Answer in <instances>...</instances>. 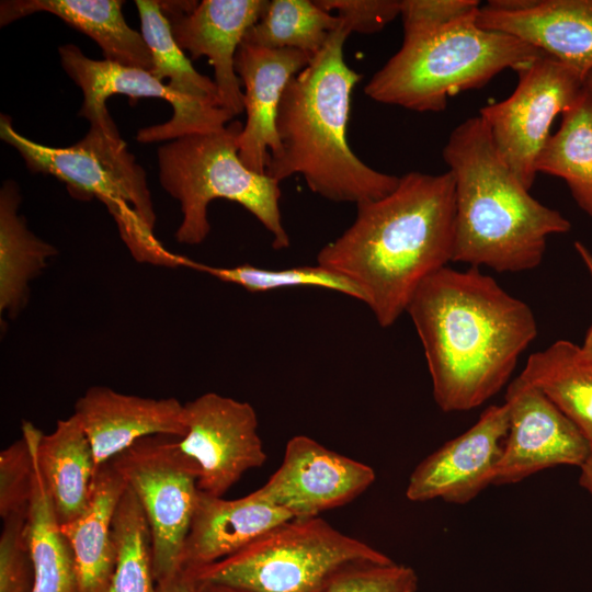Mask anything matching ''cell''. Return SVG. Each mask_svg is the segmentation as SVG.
Listing matches in <instances>:
<instances>
[{
	"mask_svg": "<svg viewBox=\"0 0 592 592\" xmlns=\"http://www.w3.org/2000/svg\"><path fill=\"white\" fill-rule=\"evenodd\" d=\"M89 123L88 133L76 144L49 147L21 135L12 118L1 114L0 138L18 150L31 172L55 177L76 200L103 203L136 261L168 267L189 265L190 260L168 251L156 237L146 172L110 113Z\"/></svg>",
	"mask_w": 592,
	"mask_h": 592,
	"instance_id": "5",
	"label": "cell"
},
{
	"mask_svg": "<svg viewBox=\"0 0 592 592\" xmlns=\"http://www.w3.org/2000/svg\"><path fill=\"white\" fill-rule=\"evenodd\" d=\"M137 496L151 531L156 583L181 572V557L198 497L197 464L179 439L149 435L112 458Z\"/></svg>",
	"mask_w": 592,
	"mask_h": 592,
	"instance_id": "9",
	"label": "cell"
},
{
	"mask_svg": "<svg viewBox=\"0 0 592 592\" xmlns=\"http://www.w3.org/2000/svg\"><path fill=\"white\" fill-rule=\"evenodd\" d=\"M27 511L2 519L0 592L34 591L35 577L29 545Z\"/></svg>",
	"mask_w": 592,
	"mask_h": 592,
	"instance_id": "33",
	"label": "cell"
},
{
	"mask_svg": "<svg viewBox=\"0 0 592 592\" xmlns=\"http://www.w3.org/2000/svg\"><path fill=\"white\" fill-rule=\"evenodd\" d=\"M348 36L334 31L287 84L275 122L281 150L265 173L278 182L300 174L321 197L357 205L388 195L399 178L368 167L349 145L351 95L362 75L344 60Z\"/></svg>",
	"mask_w": 592,
	"mask_h": 592,
	"instance_id": "3",
	"label": "cell"
},
{
	"mask_svg": "<svg viewBox=\"0 0 592 592\" xmlns=\"http://www.w3.org/2000/svg\"><path fill=\"white\" fill-rule=\"evenodd\" d=\"M418 576L408 566L389 562L351 565L316 592H417Z\"/></svg>",
	"mask_w": 592,
	"mask_h": 592,
	"instance_id": "32",
	"label": "cell"
},
{
	"mask_svg": "<svg viewBox=\"0 0 592 592\" xmlns=\"http://www.w3.org/2000/svg\"><path fill=\"white\" fill-rule=\"evenodd\" d=\"M509 431L505 403L488 407L465 433L426 456L410 475L406 496L465 504L493 485Z\"/></svg>",
	"mask_w": 592,
	"mask_h": 592,
	"instance_id": "16",
	"label": "cell"
},
{
	"mask_svg": "<svg viewBox=\"0 0 592 592\" xmlns=\"http://www.w3.org/2000/svg\"><path fill=\"white\" fill-rule=\"evenodd\" d=\"M356 207L353 223L321 248L317 264L355 283L387 328L418 286L453 261L455 181L449 171H410L388 195Z\"/></svg>",
	"mask_w": 592,
	"mask_h": 592,
	"instance_id": "2",
	"label": "cell"
},
{
	"mask_svg": "<svg viewBox=\"0 0 592 592\" xmlns=\"http://www.w3.org/2000/svg\"><path fill=\"white\" fill-rule=\"evenodd\" d=\"M33 456L27 436L0 453V516L26 512L32 494Z\"/></svg>",
	"mask_w": 592,
	"mask_h": 592,
	"instance_id": "34",
	"label": "cell"
},
{
	"mask_svg": "<svg viewBox=\"0 0 592 592\" xmlns=\"http://www.w3.org/2000/svg\"><path fill=\"white\" fill-rule=\"evenodd\" d=\"M312 57L298 49H271L244 42L238 47L235 70L244 88L247 115L239 137V157L248 169L266 174L270 157L280 152L275 122L282 95Z\"/></svg>",
	"mask_w": 592,
	"mask_h": 592,
	"instance_id": "17",
	"label": "cell"
},
{
	"mask_svg": "<svg viewBox=\"0 0 592 592\" xmlns=\"http://www.w3.org/2000/svg\"><path fill=\"white\" fill-rule=\"evenodd\" d=\"M22 433L33 456L32 494L27 511L29 545L34 567L33 592H79L75 558L61 531L52 497L41 474L35 446L42 431L23 421Z\"/></svg>",
	"mask_w": 592,
	"mask_h": 592,
	"instance_id": "24",
	"label": "cell"
},
{
	"mask_svg": "<svg viewBox=\"0 0 592 592\" xmlns=\"http://www.w3.org/2000/svg\"><path fill=\"white\" fill-rule=\"evenodd\" d=\"M509 431L493 485L515 483L540 470L580 467L591 444L539 389L515 378L508 387Z\"/></svg>",
	"mask_w": 592,
	"mask_h": 592,
	"instance_id": "13",
	"label": "cell"
},
{
	"mask_svg": "<svg viewBox=\"0 0 592 592\" xmlns=\"http://www.w3.org/2000/svg\"><path fill=\"white\" fill-rule=\"evenodd\" d=\"M338 29L339 18L320 8L316 0H272L242 42L271 49H298L314 56Z\"/></svg>",
	"mask_w": 592,
	"mask_h": 592,
	"instance_id": "28",
	"label": "cell"
},
{
	"mask_svg": "<svg viewBox=\"0 0 592 592\" xmlns=\"http://www.w3.org/2000/svg\"><path fill=\"white\" fill-rule=\"evenodd\" d=\"M542 150L536 170L562 179L577 205L592 217V91L585 84Z\"/></svg>",
	"mask_w": 592,
	"mask_h": 592,
	"instance_id": "27",
	"label": "cell"
},
{
	"mask_svg": "<svg viewBox=\"0 0 592 592\" xmlns=\"http://www.w3.org/2000/svg\"><path fill=\"white\" fill-rule=\"evenodd\" d=\"M21 201L16 183L3 182L0 190V312L10 318L23 310L31 281L58 252L29 230L18 212Z\"/></svg>",
	"mask_w": 592,
	"mask_h": 592,
	"instance_id": "25",
	"label": "cell"
},
{
	"mask_svg": "<svg viewBox=\"0 0 592 592\" xmlns=\"http://www.w3.org/2000/svg\"><path fill=\"white\" fill-rule=\"evenodd\" d=\"M455 181L453 262L497 272L537 267L548 237L570 221L539 203L498 153L478 115L457 125L443 148Z\"/></svg>",
	"mask_w": 592,
	"mask_h": 592,
	"instance_id": "4",
	"label": "cell"
},
{
	"mask_svg": "<svg viewBox=\"0 0 592 592\" xmlns=\"http://www.w3.org/2000/svg\"><path fill=\"white\" fill-rule=\"evenodd\" d=\"M584 84L590 91H592V70L585 77Z\"/></svg>",
	"mask_w": 592,
	"mask_h": 592,
	"instance_id": "41",
	"label": "cell"
},
{
	"mask_svg": "<svg viewBox=\"0 0 592 592\" xmlns=\"http://www.w3.org/2000/svg\"><path fill=\"white\" fill-rule=\"evenodd\" d=\"M389 561L385 554L315 516L288 520L239 551L184 572L197 582L241 592H316L351 565Z\"/></svg>",
	"mask_w": 592,
	"mask_h": 592,
	"instance_id": "8",
	"label": "cell"
},
{
	"mask_svg": "<svg viewBox=\"0 0 592 592\" xmlns=\"http://www.w3.org/2000/svg\"><path fill=\"white\" fill-rule=\"evenodd\" d=\"M184 418L186 434L179 445L198 466L201 492L223 497L246 471L264 464L258 417L249 402L205 392L184 403Z\"/></svg>",
	"mask_w": 592,
	"mask_h": 592,
	"instance_id": "12",
	"label": "cell"
},
{
	"mask_svg": "<svg viewBox=\"0 0 592 592\" xmlns=\"http://www.w3.org/2000/svg\"><path fill=\"white\" fill-rule=\"evenodd\" d=\"M516 378L546 395L592 445V362L582 355L580 345L554 342L530 355Z\"/></svg>",
	"mask_w": 592,
	"mask_h": 592,
	"instance_id": "26",
	"label": "cell"
},
{
	"mask_svg": "<svg viewBox=\"0 0 592 592\" xmlns=\"http://www.w3.org/2000/svg\"><path fill=\"white\" fill-rule=\"evenodd\" d=\"M242 127L234 121L219 129L185 135L159 147V182L181 207L182 220L175 231L179 243H202L210 231L208 205L224 198L253 215L272 235L275 250L289 247L280 209V182L243 164L239 157Z\"/></svg>",
	"mask_w": 592,
	"mask_h": 592,
	"instance_id": "7",
	"label": "cell"
},
{
	"mask_svg": "<svg viewBox=\"0 0 592 592\" xmlns=\"http://www.w3.org/2000/svg\"><path fill=\"white\" fill-rule=\"evenodd\" d=\"M406 312L423 346L434 400L444 412L468 411L493 397L537 335L530 306L473 266H445L431 274Z\"/></svg>",
	"mask_w": 592,
	"mask_h": 592,
	"instance_id": "1",
	"label": "cell"
},
{
	"mask_svg": "<svg viewBox=\"0 0 592 592\" xmlns=\"http://www.w3.org/2000/svg\"><path fill=\"white\" fill-rule=\"evenodd\" d=\"M515 71L519 82L513 93L481 107L479 116L502 160L531 190L537 175V159L551 136L553 122L579 100L584 79L545 53Z\"/></svg>",
	"mask_w": 592,
	"mask_h": 592,
	"instance_id": "10",
	"label": "cell"
},
{
	"mask_svg": "<svg viewBox=\"0 0 592 592\" xmlns=\"http://www.w3.org/2000/svg\"><path fill=\"white\" fill-rule=\"evenodd\" d=\"M479 10L435 31L403 38L364 88L372 100L417 112H442L449 98L479 89L506 68L543 54L512 35L480 27Z\"/></svg>",
	"mask_w": 592,
	"mask_h": 592,
	"instance_id": "6",
	"label": "cell"
},
{
	"mask_svg": "<svg viewBox=\"0 0 592 592\" xmlns=\"http://www.w3.org/2000/svg\"><path fill=\"white\" fill-rule=\"evenodd\" d=\"M196 585H197V592H241L226 585L207 583V582L196 581Z\"/></svg>",
	"mask_w": 592,
	"mask_h": 592,
	"instance_id": "40",
	"label": "cell"
},
{
	"mask_svg": "<svg viewBox=\"0 0 592 592\" xmlns=\"http://www.w3.org/2000/svg\"><path fill=\"white\" fill-rule=\"evenodd\" d=\"M156 585V592H197L196 581L184 571L162 580Z\"/></svg>",
	"mask_w": 592,
	"mask_h": 592,
	"instance_id": "37",
	"label": "cell"
},
{
	"mask_svg": "<svg viewBox=\"0 0 592 592\" xmlns=\"http://www.w3.org/2000/svg\"><path fill=\"white\" fill-rule=\"evenodd\" d=\"M294 519L255 491L234 500L198 490L197 502L181 557V571L224 559L275 526Z\"/></svg>",
	"mask_w": 592,
	"mask_h": 592,
	"instance_id": "20",
	"label": "cell"
},
{
	"mask_svg": "<svg viewBox=\"0 0 592 592\" xmlns=\"http://www.w3.org/2000/svg\"><path fill=\"white\" fill-rule=\"evenodd\" d=\"M73 415L88 436L96 468L149 435L186 434L184 403L92 386L76 401Z\"/></svg>",
	"mask_w": 592,
	"mask_h": 592,
	"instance_id": "18",
	"label": "cell"
},
{
	"mask_svg": "<svg viewBox=\"0 0 592 592\" xmlns=\"http://www.w3.org/2000/svg\"><path fill=\"white\" fill-rule=\"evenodd\" d=\"M374 480L369 466L296 435L287 442L281 466L255 492L294 519H307L350 502Z\"/></svg>",
	"mask_w": 592,
	"mask_h": 592,
	"instance_id": "14",
	"label": "cell"
},
{
	"mask_svg": "<svg viewBox=\"0 0 592 592\" xmlns=\"http://www.w3.org/2000/svg\"><path fill=\"white\" fill-rule=\"evenodd\" d=\"M127 483L112 459L93 476L87 509L62 524L75 558L79 592H107L115 566L113 519Z\"/></svg>",
	"mask_w": 592,
	"mask_h": 592,
	"instance_id": "21",
	"label": "cell"
},
{
	"mask_svg": "<svg viewBox=\"0 0 592 592\" xmlns=\"http://www.w3.org/2000/svg\"><path fill=\"white\" fill-rule=\"evenodd\" d=\"M477 23L517 37L584 80L592 70V0H536L530 8L512 12L482 5Z\"/></svg>",
	"mask_w": 592,
	"mask_h": 592,
	"instance_id": "19",
	"label": "cell"
},
{
	"mask_svg": "<svg viewBox=\"0 0 592 592\" xmlns=\"http://www.w3.org/2000/svg\"><path fill=\"white\" fill-rule=\"evenodd\" d=\"M191 267L204 271L223 282L237 284L252 293L285 287H318L334 291L364 303V295L355 283L318 264L270 270L251 264L216 267L193 262Z\"/></svg>",
	"mask_w": 592,
	"mask_h": 592,
	"instance_id": "31",
	"label": "cell"
},
{
	"mask_svg": "<svg viewBox=\"0 0 592 592\" xmlns=\"http://www.w3.org/2000/svg\"><path fill=\"white\" fill-rule=\"evenodd\" d=\"M323 10L335 13L340 27L351 33L373 34L400 15V0H316Z\"/></svg>",
	"mask_w": 592,
	"mask_h": 592,
	"instance_id": "36",
	"label": "cell"
},
{
	"mask_svg": "<svg viewBox=\"0 0 592 592\" xmlns=\"http://www.w3.org/2000/svg\"><path fill=\"white\" fill-rule=\"evenodd\" d=\"M267 0L159 1L177 44L192 59L206 56L214 69L219 105L234 117L244 111L235 56Z\"/></svg>",
	"mask_w": 592,
	"mask_h": 592,
	"instance_id": "15",
	"label": "cell"
},
{
	"mask_svg": "<svg viewBox=\"0 0 592 592\" xmlns=\"http://www.w3.org/2000/svg\"><path fill=\"white\" fill-rule=\"evenodd\" d=\"M123 3L119 0H4L0 2V25L47 12L95 41L104 59L150 71L151 53L141 33L126 23Z\"/></svg>",
	"mask_w": 592,
	"mask_h": 592,
	"instance_id": "22",
	"label": "cell"
},
{
	"mask_svg": "<svg viewBox=\"0 0 592 592\" xmlns=\"http://www.w3.org/2000/svg\"><path fill=\"white\" fill-rule=\"evenodd\" d=\"M135 4L140 18V33L151 53L150 72L162 82L168 79L167 84L180 94L220 106L214 80L195 70L177 44L159 1L136 0Z\"/></svg>",
	"mask_w": 592,
	"mask_h": 592,
	"instance_id": "30",
	"label": "cell"
},
{
	"mask_svg": "<svg viewBox=\"0 0 592 592\" xmlns=\"http://www.w3.org/2000/svg\"><path fill=\"white\" fill-rule=\"evenodd\" d=\"M58 53L62 69L82 91L79 115L89 122L109 112L105 101L113 94H125L132 100L158 98L172 105L173 115L169 121L137 132L139 143L173 140L190 134L216 130L234 118L214 103L175 92L146 69L106 59H91L73 44L60 46Z\"/></svg>",
	"mask_w": 592,
	"mask_h": 592,
	"instance_id": "11",
	"label": "cell"
},
{
	"mask_svg": "<svg viewBox=\"0 0 592 592\" xmlns=\"http://www.w3.org/2000/svg\"><path fill=\"white\" fill-rule=\"evenodd\" d=\"M115 566L107 592H156L152 539L146 513L129 486L114 513Z\"/></svg>",
	"mask_w": 592,
	"mask_h": 592,
	"instance_id": "29",
	"label": "cell"
},
{
	"mask_svg": "<svg viewBox=\"0 0 592 592\" xmlns=\"http://www.w3.org/2000/svg\"><path fill=\"white\" fill-rule=\"evenodd\" d=\"M574 248L585 267L588 269L592 280V252L580 241L574 242ZM582 355L592 362V325L588 329L582 345H580Z\"/></svg>",
	"mask_w": 592,
	"mask_h": 592,
	"instance_id": "38",
	"label": "cell"
},
{
	"mask_svg": "<svg viewBox=\"0 0 592 592\" xmlns=\"http://www.w3.org/2000/svg\"><path fill=\"white\" fill-rule=\"evenodd\" d=\"M480 7L477 0H400L403 38L441 29Z\"/></svg>",
	"mask_w": 592,
	"mask_h": 592,
	"instance_id": "35",
	"label": "cell"
},
{
	"mask_svg": "<svg viewBox=\"0 0 592 592\" xmlns=\"http://www.w3.org/2000/svg\"><path fill=\"white\" fill-rule=\"evenodd\" d=\"M580 468L579 483L592 497V445L591 452Z\"/></svg>",
	"mask_w": 592,
	"mask_h": 592,
	"instance_id": "39",
	"label": "cell"
},
{
	"mask_svg": "<svg viewBox=\"0 0 592 592\" xmlns=\"http://www.w3.org/2000/svg\"><path fill=\"white\" fill-rule=\"evenodd\" d=\"M36 459L52 497L57 519L67 524L87 509L96 470L88 436L72 414L60 419L49 434L37 439Z\"/></svg>",
	"mask_w": 592,
	"mask_h": 592,
	"instance_id": "23",
	"label": "cell"
}]
</instances>
